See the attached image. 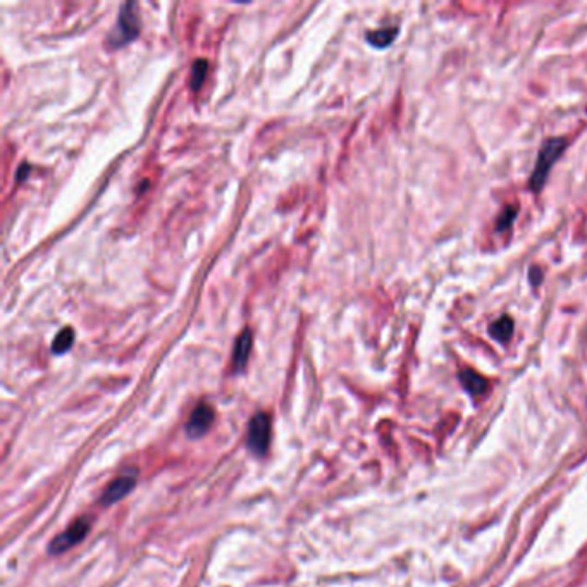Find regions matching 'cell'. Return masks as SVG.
<instances>
[{
  "instance_id": "cell-11",
  "label": "cell",
  "mask_w": 587,
  "mask_h": 587,
  "mask_svg": "<svg viewBox=\"0 0 587 587\" xmlns=\"http://www.w3.org/2000/svg\"><path fill=\"white\" fill-rule=\"evenodd\" d=\"M489 334L499 343H506L513 334V321L510 317H501L491 325Z\"/></svg>"
},
{
  "instance_id": "cell-14",
  "label": "cell",
  "mask_w": 587,
  "mask_h": 587,
  "mask_svg": "<svg viewBox=\"0 0 587 587\" xmlns=\"http://www.w3.org/2000/svg\"><path fill=\"white\" fill-rule=\"evenodd\" d=\"M529 277H531L532 284H534V286H538V284L541 283V279H542L541 269H539V267H532V269L529 271Z\"/></svg>"
},
{
  "instance_id": "cell-7",
  "label": "cell",
  "mask_w": 587,
  "mask_h": 587,
  "mask_svg": "<svg viewBox=\"0 0 587 587\" xmlns=\"http://www.w3.org/2000/svg\"><path fill=\"white\" fill-rule=\"evenodd\" d=\"M251 343H253V336H251L250 329H245L243 333L238 336L236 345L233 350V369L234 372H241L247 367L248 357L251 351Z\"/></svg>"
},
{
  "instance_id": "cell-9",
  "label": "cell",
  "mask_w": 587,
  "mask_h": 587,
  "mask_svg": "<svg viewBox=\"0 0 587 587\" xmlns=\"http://www.w3.org/2000/svg\"><path fill=\"white\" fill-rule=\"evenodd\" d=\"M460 381L462 384H464V388L472 395H482L486 389H488V381L472 371L460 372Z\"/></svg>"
},
{
  "instance_id": "cell-15",
  "label": "cell",
  "mask_w": 587,
  "mask_h": 587,
  "mask_svg": "<svg viewBox=\"0 0 587 587\" xmlns=\"http://www.w3.org/2000/svg\"><path fill=\"white\" fill-rule=\"evenodd\" d=\"M26 174H29V166L28 164H23L18 171V181H25Z\"/></svg>"
},
{
  "instance_id": "cell-12",
  "label": "cell",
  "mask_w": 587,
  "mask_h": 587,
  "mask_svg": "<svg viewBox=\"0 0 587 587\" xmlns=\"http://www.w3.org/2000/svg\"><path fill=\"white\" fill-rule=\"evenodd\" d=\"M207 71H209V62L203 59H199L197 62L193 64V68H191V79H190V85L191 90H200V86H202L203 79H205Z\"/></svg>"
},
{
  "instance_id": "cell-3",
  "label": "cell",
  "mask_w": 587,
  "mask_h": 587,
  "mask_svg": "<svg viewBox=\"0 0 587 587\" xmlns=\"http://www.w3.org/2000/svg\"><path fill=\"white\" fill-rule=\"evenodd\" d=\"M90 527H92V522H90V519H86V516L75 520L62 534H59L57 538H53L52 541H50L49 553L50 555H60V553L68 551L69 548L82 542L83 539L88 536Z\"/></svg>"
},
{
  "instance_id": "cell-5",
  "label": "cell",
  "mask_w": 587,
  "mask_h": 587,
  "mask_svg": "<svg viewBox=\"0 0 587 587\" xmlns=\"http://www.w3.org/2000/svg\"><path fill=\"white\" fill-rule=\"evenodd\" d=\"M214 419H216V412L210 407L209 403H200L199 407L195 408L190 415V421L186 424V432L190 438L199 439L202 436H205L209 432V429L212 427Z\"/></svg>"
},
{
  "instance_id": "cell-6",
  "label": "cell",
  "mask_w": 587,
  "mask_h": 587,
  "mask_svg": "<svg viewBox=\"0 0 587 587\" xmlns=\"http://www.w3.org/2000/svg\"><path fill=\"white\" fill-rule=\"evenodd\" d=\"M135 484H136V471H132V472H127V474L119 475V477L114 479V481L107 486L102 498H100V503L105 506L112 505V503H117L119 499H123L124 496H127L133 491Z\"/></svg>"
},
{
  "instance_id": "cell-8",
  "label": "cell",
  "mask_w": 587,
  "mask_h": 587,
  "mask_svg": "<svg viewBox=\"0 0 587 587\" xmlns=\"http://www.w3.org/2000/svg\"><path fill=\"white\" fill-rule=\"evenodd\" d=\"M397 35L398 28H381L375 29V32H369L367 35H365V38H367V42L371 43L372 47H375V49H386V47L393 43Z\"/></svg>"
},
{
  "instance_id": "cell-10",
  "label": "cell",
  "mask_w": 587,
  "mask_h": 587,
  "mask_svg": "<svg viewBox=\"0 0 587 587\" xmlns=\"http://www.w3.org/2000/svg\"><path fill=\"white\" fill-rule=\"evenodd\" d=\"M73 343H75V331H73V327H64V329H60L59 334L53 338L52 353H66V351L73 347Z\"/></svg>"
},
{
  "instance_id": "cell-1",
  "label": "cell",
  "mask_w": 587,
  "mask_h": 587,
  "mask_svg": "<svg viewBox=\"0 0 587 587\" xmlns=\"http://www.w3.org/2000/svg\"><path fill=\"white\" fill-rule=\"evenodd\" d=\"M566 142L563 138H549L542 143L541 150H539L538 162H536L534 173H532L531 181H529V186L532 188V191H541V188L545 186L546 179H548V174L551 171L553 164L556 162L560 155L565 150Z\"/></svg>"
},
{
  "instance_id": "cell-13",
  "label": "cell",
  "mask_w": 587,
  "mask_h": 587,
  "mask_svg": "<svg viewBox=\"0 0 587 587\" xmlns=\"http://www.w3.org/2000/svg\"><path fill=\"white\" fill-rule=\"evenodd\" d=\"M516 214H519V207H515V205H510V207H506V209H503L501 216L498 217V223H496V229L498 231L508 229V227L512 226L513 221H515Z\"/></svg>"
},
{
  "instance_id": "cell-2",
  "label": "cell",
  "mask_w": 587,
  "mask_h": 587,
  "mask_svg": "<svg viewBox=\"0 0 587 587\" xmlns=\"http://www.w3.org/2000/svg\"><path fill=\"white\" fill-rule=\"evenodd\" d=\"M140 33V18L138 12H136V4L135 2H127L121 8L119 18H117L116 29L112 32V35L109 36V43L112 47H123L126 43L132 42L133 38H136Z\"/></svg>"
},
{
  "instance_id": "cell-4",
  "label": "cell",
  "mask_w": 587,
  "mask_h": 587,
  "mask_svg": "<svg viewBox=\"0 0 587 587\" xmlns=\"http://www.w3.org/2000/svg\"><path fill=\"white\" fill-rule=\"evenodd\" d=\"M271 442V417L267 414H257L248 424L247 445L253 455H264Z\"/></svg>"
}]
</instances>
